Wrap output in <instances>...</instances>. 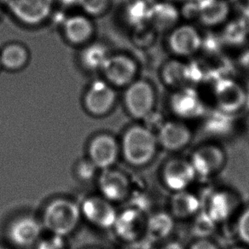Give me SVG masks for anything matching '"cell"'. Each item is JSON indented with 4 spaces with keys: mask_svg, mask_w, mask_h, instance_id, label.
<instances>
[{
    "mask_svg": "<svg viewBox=\"0 0 249 249\" xmlns=\"http://www.w3.org/2000/svg\"><path fill=\"white\" fill-rule=\"evenodd\" d=\"M157 144L155 132L146 125L135 124L124 132L121 146L125 160L132 166H140L152 160Z\"/></svg>",
    "mask_w": 249,
    "mask_h": 249,
    "instance_id": "cell-1",
    "label": "cell"
},
{
    "mask_svg": "<svg viewBox=\"0 0 249 249\" xmlns=\"http://www.w3.org/2000/svg\"><path fill=\"white\" fill-rule=\"evenodd\" d=\"M158 94L155 84L145 78H138L125 87L123 102L124 108L137 120H145L156 111Z\"/></svg>",
    "mask_w": 249,
    "mask_h": 249,
    "instance_id": "cell-2",
    "label": "cell"
},
{
    "mask_svg": "<svg viewBox=\"0 0 249 249\" xmlns=\"http://www.w3.org/2000/svg\"><path fill=\"white\" fill-rule=\"evenodd\" d=\"M81 211L73 201L57 199L45 208L43 215V226L52 235L65 237L76 229Z\"/></svg>",
    "mask_w": 249,
    "mask_h": 249,
    "instance_id": "cell-3",
    "label": "cell"
},
{
    "mask_svg": "<svg viewBox=\"0 0 249 249\" xmlns=\"http://www.w3.org/2000/svg\"><path fill=\"white\" fill-rule=\"evenodd\" d=\"M213 97L217 109L234 115L247 107L248 89L231 77H221L213 81Z\"/></svg>",
    "mask_w": 249,
    "mask_h": 249,
    "instance_id": "cell-4",
    "label": "cell"
},
{
    "mask_svg": "<svg viewBox=\"0 0 249 249\" xmlns=\"http://www.w3.org/2000/svg\"><path fill=\"white\" fill-rule=\"evenodd\" d=\"M166 48L176 58H191L201 50L202 34L192 24L177 25L167 33Z\"/></svg>",
    "mask_w": 249,
    "mask_h": 249,
    "instance_id": "cell-5",
    "label": "cell"
},
{
    "mask_svg": "<svg viewBox=\"0 0 249 249\" xmlns=\"http://www.w3.org/2000/svg\"><path fill=\"white\" fill-rule=\"evenodd\" d=\"M171 112L181 120H194L202 117L208 109L204 101L193 87L173 90L168 99Z\"/></svg>",
    "mask_w": 249,
    "mask_h": 249,
    "instance_id": "cell-6",
    "label": "cell"
},
{
    "mask_svg": "<svg viewBox=\"0 0 249 249\" xmlns=\"http://www.w3.org/2000/svg\"><path fill=\"white\" fill-rule=\"evenodd\" d=\"M101 70L112 87H127L139 78V64L131 55L116 54L107 57Z\"/></svg>",
    "mask_w": 249,
    "mask_h": 249,
    "instance_id": "cell-7",
    "label": "cell"
},
{
    "mask_svg": "<svg viewBox=\"0 0 249 249\" xmlns=\"http://www.w3.org/2000/svg\"><path fill=\"white\" fill-rule=\"evenodd\" d=\"M117 101L114 87L104 80H97L90 85L84 97V105L90 114L103 116L109 113Z\"/></svg>",
    "mask_w": 249,
    "mask_h": 249,
    "instance_id": "cell-8",
    "label": "cell"
},
{
    "mask_svg": "<svg viewBox=\"0 0 249 249\" xmlns=\"http://www.w3.org/2000/svg\"><path fill=\"white\" fill-rule=\"evenodd\" d=\"M19 21L25 24L37 25L48 18L53 0H3Z\"/></svg>",
    "mask_w": 249,
    "mask_h": 249,
    "instance_id": "cell-9",
    "label": "cell"
},
{
    "mask_svg": "<svg viewBox=\"0 0 249 249\" xmlns=\"http://www.w3.org/2000/svg\"><path fill=\"white\" fill-rule=\"evenodd\" d=\"M196 177L191 161L173 159L166 163L162 172V178L166 187L173 191H185Z\"/></svg>",
    "mask_w": 249,
    "mask_h": 249,
    "instance_id": "cell-10",
    "label": "cell"
},
{
    "mask_svg": "<svg viewBox=\"0 0 249 249\" xmlns=\"http://www.w3.org/2000/svg\"><path fill=\"white\" fill-rule=\"evenodd\" d=\"M81 213L90 224L104 229L114 226L118 216L110 201L103 196L88 198L83 203Z\"/></svg>",
    "mask_w": 249,
    "mask_h": 249,
    "instance_id": "cell-11",
    "label": "cell"
},
{
    "mask_svg": "<svg viewBox=\"0 0 249 249\" xmlns=\"http://www.w3.org/2000/svg\"><path fill=\"white\" fill-rule=\"evenodd\" d=\"M158 143L164 149L177 151L186 147L192 138L191 129L181 121H164L158 129Z\"/></svg>",
    "mask_w": 249,
    "mask_h": 249,
    "instance_id": "cell-12",
    "label": "cell"
},
{
    "mask_svg": "<svg viewBox=\"0 0 249 249\" xmlns=\"http://www.w3.org/2000/svg\"><path fill=\"white\" fill-rule=\"evenodd\" d=\"M119 156V144L109 134H100L94 138L89 145L90 160L97 168L108 169Z\"/></svg>",
    "mask_w": 249,
    "mask_h": 249,
    "instance_id": "cell-13",
    "label": "cell"
},
{
    "mask_svg": "<svg viewBox=\"0 0 249 249\" xmlns=\"http://www.w3.org/2000/svg\"><path fill=\"white\" fill-rule=\"evenodd\" d=\"M179 9L173 2L156 0L149 9L148 23L158 34L169 33L179 24Z\"/></svg>",
    "mask_w": 249,
    "mask_h": 249,
    "instance_id": "cell-14",
    "label": "cell"
},
{
    "mask_svg": "<svg viewBox=\"0 0 249 249\" xmlns=\"http://www.w3.org/2000/svg\"><path fill=\"white\" fill-rule=\"evenodd\" d=\"M225 153L215 145H205L196 149L191 158L196 176L210 177L224 166Z\"/></svg>",
    "mask_w": 249,
    "mask_h": 249,
    "instance_id": "cell-15",
    "label": "cell"
},
{
    "mask_svg": "<svg viewBox=\"0 0 249 249\" xmlns=\"http://www.w3.org/2000/svg\"><path fill=\"white\" fill-rule=\"evenodd\" d=\"M41 233V224L35 218L26 216L16 219L11 224L8 235L15 245L29 248L39 242Z\"/></svg>",
    "mask_w": 249,
    "mask_h": 249,
    "instance_id": "cell-16",
    "label": "cell"
},
{
    "mask_svg": "<svg viewBox=\"0 0 249 249\" xmlns=\"http://www.w3.org/2000/svg\"><path fill=\"white\" fill-rule=\"evenodd\" d=\"M231 6L227 0H200L197 21L203 27L213 28L230 21Z\"/></svg>",
    "mask_w": 249,
    "mask_h": 249,
    "instance_id": "cell-17",
    "label": "cell"
},
{
    "mask_svg": "<svg viewBox=\"0 0 249 249\" xmlns=\"http://www.w3.org/2000/svg\"><path fill=\"white\" fill-rule=\"evenodd\" d=\"M99 189L103 197L107 201H119L127 197L131 186L128 178L124 173L108 168L101 175Z\"/></svg>",
    "mask_w": 249,
    "mask_h": 249,
    "instance_id": "cell-18",
    "label": "cell"
},
{
    "mask_svg": "<svg viewBox=\"0 0 249 249\" xmlns=\"http://www.w3.org/2000/svg\"><path fill=\"white\" fill-rule=\"evenodd\" d=\"M159 80L168 90H175L185 87H191L188 75L187 62L182 59H168L160 67Z\"/></svg>",
    "mask_w": 249,
    "mask_h": 249,
    "instance_id": "cell-19",
    "label": "cell"
},
{
    "mask_svg": "<svg viewBox=\"0 0 249 249\" xmlns=\"http://www.w3.org/2000/svg\"><path fill=\"white\" fill-rule=\"evenodd\" d=\"M114 226L118 235L126 241H134L143 228L146 229L142 211L136 208L127 209L118 215Z\"/></svg>",
    "mask_w": 249,
    "mask_h": 249,
    "instance_id": "cell-20",
    "label": "cell"
},
{
    "mask_svg": "<svg viewBox=\"0 0 249 249\" xmlns=\"http://www.w3.org/2000/svg\"><path fill=\"white\" fill-rule=\"evenodd\" d=\"M67 40L75 45H83L93 35L94 28L90 19L84 16H73L67 19L63 25Z\"/></svg>",
    "mask_w": 249,
    "mask_h": 249,
    "instance_id": "cell-21",
    "label": "cell"
},
{
    "mask_svg": "<svg viewBox=\"0 0 249 249\" xmlns=\"http://www.w3.org/2000/svg\"><path fill=\"white\" fill-rule=\"evenodd\" d=\"M234 209V201L225 191H217L210 196L207 205L208 214L216 223L224 221L231 216Z\"/></svg>",
    "mask_w": 249,
    "mask_h": 249,
    "instance_id": "cell-22",
    "label": "cell"
},
{
    "mask_svg": "<svg viewBox=\"0 0 249 249\" xmlns=\"http://www.w3.org/2000/svg\"><path fill=\"white\" fill-rule=\"evenodd\" d=\"M249 36V19L248 18H242L227 21L224 25L220 38L223 44L239 46L247 41Z\"/></svg>",
    "mask_w": 249,
    "mask_h": 249,
    "instance_id": "cell-23",
    "label": "cell"
},
{
    "mask_svg": "<svg viewBox=\"0 0 249 249\" xmlns=\"http://www.w3.org/2000/svg\"><path fill=\"white\" fill-rule=\"evenodd\" d=\"M201 208V201L195 195L186 191H178L171 200L173 214L178 218L191 217Z\"/></svg>",
    "mask_w": 249,
    "mask_h": 249,
    "instance_id": "cell-24",
    "label": "cell"
},
{
    "mask_svg": "<svg viewBox=\"0 0 249 249\" xmlns=\"http://www.w3.org/2000/svg\"><path fill=\"white\" fill-rule=\"evenodd\" d=\"M28 61V52L24 45L12 43L5 45L0 52V65L15 71L22 69Z\"/></svg>",
    "mask_w": 249,
    "mask_h": 249,
    "instance_id": "cell-25",
    "label": "cell"
},
{
    "mask_svg": "<svg viewBox=\"0 0 249 249\" xmlns=\"http://www.w3.org/2000/svg\"><path fill=\"white\" fill-rule=\"evenodd\" d=\"M205 116L204 129L208 134L218 137L227 135L231 132L234 124L233 115L216 109L209 113L207 112Z\"/></svg>",
    "mask_w": 249,
    "mask_h": 249,
    "instance_id": "cell-26",
    "label": "cell"
},
{
    "mask_svg": "<svg viewBox=\"0 0 249 249\" xmlns=\"http://www.w3.org/2000/svg\"><path fill=\"white\" fill-rule=\"evenodd\" d=\"M174 222L171 215L166 213H157L148 219L146 231L150 240L158 241L166 238L173 231Z\"/></svg>",
    "mask_w": 249,
    "mask_h": 249,
    "instance_id": "cell-27",
    "label": "cell"
},
{
    "mask_svg": "<svg viewBox=\"0 0 249 249\" xmlns=\"http://www.w3.org/2000/svg\"><path fill=\"white\" fill-rule=\"evenodd\" d=\"M109 56L104 45L93 44L84 49L81 53V62L84 66L90 70H102L104 63Z\"/></svg>",
    "mask_w": 249,
    "mask_h": 249,
    "instance_id": "cell-28",
    "label": "cell"
},
{
    "mask_svg": "<svg viewBox=\"0 0 249 249\" xmlns=\"http://www.w3.org/2000/svg\"><path fill=\"white\" fill-rule=\"evenodd\" d=\"M151 4L142 0H132L125 11V18L133 28L148 23Z\"/></svg>",
    "mask_w": 249,
    "mask_h": 249,
    "instance_id": "cell-29",
    "label": "cell"
},
{
    "mask_svg": "<svg viewBox=\"0 0 249 249\" xmlns=\"http://www.w3.org/2000/svg\"><path fill=\"white\" fill-rule=\"evenodd\" d=\"M158 35L159 34L149 23H146L134 28L132 40L137 47L149 50L156 45Z\"/></svg>",
    "mask_w": 249,
    "mask_h": 249,
    "instance_id": "cell-30",
    "label": "cell"
},
{
    "mask_svg": "<svg viewBox=\"0 0 249 249\" xmlns=\"http://www.w3.org/2000/svg\"><path fill=\"white\" fill-rule=\"evenodd\" d=\"M216 222L208 214V213L202 212L196 216L193 225V232L195 235L204 239L211 235L216 228Z\"/></svg>",
    "mask_w": 249,
    "mask_h": 249,
    "instance_id": "cell-31",
    "label": "cell"
},
{
    "mask_svg": "<svg viewBox=\"0 0 249 249\" xmlns=\"http://www.w3.org/2000/svg\"><path fill=\"white\" fill-rule=\"evenodd\" d=\"M79 4L86 13L96 17L107 11L109 0H80Z\"/></svg>",
    "mask_w": 249,
    "mask_h": 249,
    "instance_id": "cell-32",
    "label": "cell"
},
{
    "mask_svg": "<svg viewBox=\"0 0 249 249\" xmlns=\"http://www.w3.org/2000/svg\"><path fill=\"white\" fill-rule=\"evenodd\" d=\"M200 8V0H184L179 9L181 18L187 21L197 20Z\"/></svg>",
    "mask_w": 249,
    "mask_h": 249,
    "instance_id": "cell-33",
    "label": "cell"
},
{
    "mask_svg": "<svg viewBox=\"0 0 249 249\" xmlns=\"http://www.w3.org/2000/svg\"><path fill=\"white\" fill-rule=\"evenodd\" d=\"M37 244V249H67L64 237L59 235H52L49 238L39 241Z\"/></svg>",
    "mask_w": 249,
    "mask_h": 249,
    "instance_id": "cell-34",
    "label": "cell"
},
{
    "mask_svg": "<svg viewBox=\"0 0 249 249\" xmlns=\"http://www.w3.org/2000/svg\"><path fill=\"white\" fill-rule=\"evenodd\" d=\"M237 232L240 238L249 245V208L239 218Z\"/></svg>",
    "mask_w": 249,
    "mask_h": 249,
    "instance_id": "cell-35",
    "label": "cell"
},
{
    "mask_svg": "<svg viewBox=\"0 0 249 249\" xmlns=\"http://www.w3.org/2000/svg\"><path fill=\"white\" fill-rule=\"evenodd\" d=\"M97 166L94 165L93 163L89 160H84L81 161L79 167H78V174L79 176L85 180H88L91 178L95 175Z\"/></svg>",
    "mask_w": 249,
    "mask_h": 249,
    "instance_id": "cell-36",
    "label": "cell"
},
{
    "mask_svg": "<svg viewBox=\"0 0 249 249\" xmlns=\"http://www.w3.org/2000/svg\"><path fill=\"white\" fill-rule=\"evenodd\" d=\"M191 249H218L213 242L207 239H200L191 246Z\"/></svg>",
    "mask_w": 249,
    "mask_h": 249,
    "instance_id": "cell-37",
    "label": "cell"
},
{
    "mask_svg": "<svg viewBox=\"0 0 249 249\" xmlns=\"http://www.w3.org/2000/svg\"><path fill=\"white\" fill-rule=\"evenodd\" d=\"M240 65L245 71L249 73V50L244 52L242 56L240 57Z\"/></svg>",
    "mask_w": 249,
    "mask_h": 249,
    "instance_id": "cell-38",
    "label": "cell"
},
{
    "mask_svg": "<svg viewBox=\"0 0 249 249\" xmlns=\"http://www.w3.org/2000/svg\"><path fill=\"white\" fill-rule=\"evenodd\" d=\"M160 249H183V248L178 242H173L167 243Z\"/></svg>",
    "mask_w": 249,
    "mask_h": 249,
    "instance_id": "cell-39",
    "label": "cell"
},
{
    "mask_svg": "<svg viewBox=\"0 0 249 249\" xmlns=\"http://www.w3.org/2000/svg\"><path fill=\"white\" fill-rule=\"evenodd\" d=\"M62 4L66 5H74V4H79L80 0H60Z\"/></svg>",
    "mask_w": 249,
    "mask_h": 249,
    "instance_id": "cell-40",
    "label": "cell"
},
{
    "mask_svg": "<svg viewBox=\"0 0 249 249\" xmlns=\"http://www.w3.org/2000/svg\"><path fill=\"white\" fill-rule=\"evenodd\" d=\"M137 249H152L149 246H142L141 248H138Z\"/></svg>",
    "mask_w": 249,
    "mask_h": 249,
    "instance_id": "cell-41",
    "label": "cell"
},
{
    "mask_svg": "<svg viewBox=\"0 0 249 249\" xmlns=\"http://www.w3.org/2000/svg\"><path fill=\"white\" fill-rule=\"evenodd\" d=\"M247 107H249V89H248V103H247Z\"/></svg>",
    "mask_w": 249,
    "mask_h": 249,
    "instance_id": "cell-42",
    "label": "cell"
},
{
    "mask_svg": "<svg viewBox=\"0 0 249 249\" xmlns=\"http://www.w3.org/2000/svg\"><path fill=\"white\" fill-rule=\"evenodd\" d=\"M164 1H169V2H174V1H181V2H183L184 0H164Z\"/></svg>",
    "mask_w": 249,
    "mask_h": 249,
    "instance_id": "cell-43",
    "label": "cell"
},
{
    "mask_svg": "<svg viewBox=\"0 0 249 249\" xmlns=\"http://www.w3.org/2000/svg\"><path fill=\"white\" fill-rule=\"evenodd\" d=\"M247 1V4H248V10L249 11V0H246Z\"/></svg>",
    "mask_w": 249,
    "mask_h": 249,
    "instance_id": "cell-44",
    "label": "cell"
},
{
    "mask_svg": "<svg viewBox=\"0 0 249 249\" xmlns=\"http://www.w3.org/2000/svg\"><path fill=\"white\" fill-rule=\"evenodd\" d=\"M248 11H249V10H248ZM247 18H248V19H249V16H248V17H247Z\"/></svg>",
    "mask_w": 249,
    "mask_h": 249,
    "instance_id": "cell-45",
    "label": "cell"
},
{
    "mask_svg": "<svg viewBox=\"0 0 249 249\" xmlns=\"http://www.w3.org/2000/svg\"><path fill=\"white\" fill-rule=\"evenodd\" d=\"M0 249H3V248H0Z\"/></svg>",
    "mask_w": 249,
    "mask_h": 249,
    "instance_id": "cell-46",
    "label": "cell"
},
{
    "mask_svg": "<svg viewBox=\"0 0 249 249\" xmlns=\"http://www.w3.org/2000/svg\"></svg>",
    "mask_w": 249,
    "mask_h": 249,
    "instance_id": "cell-47",
    "label": "cell"
}]
</instances>
